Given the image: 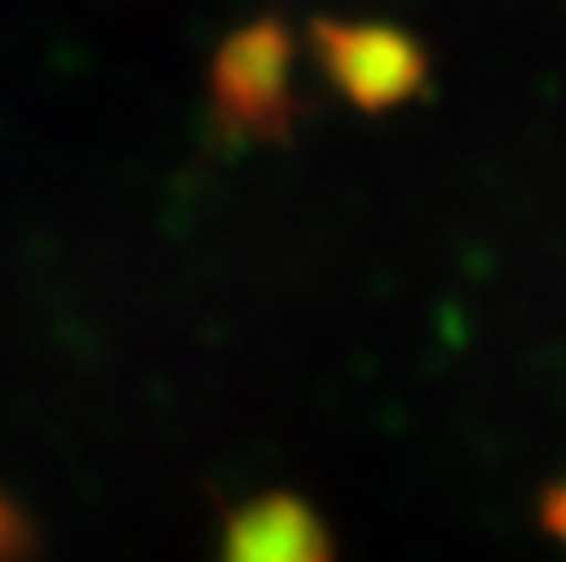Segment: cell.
Returning a JSON list of instances; mask_svg holds the SVG:
<instances>
[{
	"label": "cell",
	"mask_w": 566,
	"mask_h": 562,
	"mask_svg": "<svg viewBox=\"0 0 566 562\" xmlns=\"http://www.w3.org/2000/svg\"><path fill=\"white\" fill-rule=\"evenodd\" d=\"M292 31L279 18L234 27L208 62V102L221 133L239 142H287L296 124Z\"/></svg>",
	"instance_id": "obj_1"
},
{
	"label": "cell",
	"mask_w": 566,
	"mask_h": 562,
	"mask_svg": "<svg viewBox=\"0 0 566 562\" xmlns=\"http://www.w3.org/2000/svg\"><path fill=\"white\" fill-rule=\"evenodd\" d=\"M310 49L323 80L358 111L380 115L394 111L429 84L424 44L398 22H349V18H314Z\"/></svg>",
	"instance_id": "obj_2"
},
{
	"label": "cell",
	"mask_w": 566,
	"mask_h": 562,
	"mask_svg": "<svg viewBox=\"0 0 566 562\" xmlns=\"http://www.w3.org/2000/svg\"><path fill=\"white\" fill-rule=\"evenodd\" d=\"M217 562H336V544L314 504L292 491H261L226 518Z\"/></svg>",
	"instance_id": "obj_3"
},
{
	"label": "cell",
	"mask_w": 566,
	"mask_h": 562,
	"mask_svg": "<svg viewBox=\"0 0 566 562\" xmlns=\"http://www.w3.org/2000/svg\"><path fill=\"white\" fill-rule=\"evenodd\" d=\"M40 531L9 487H0V562H35Z\"/></svg>",
	"instance_id": "obj_4"
},
{
	"label": "cell",
	"mask_w": 566,
	"mask_h": 562,
	"mask_svg": "<svg viewBox=\"0 0 566 562\" xmlns=\"http://www.w3.org/2000/svg\"><path fill=\"white\" fill-rule=\"evenodd\" d=\"M539 527H544L553 540L566 544V478L553 482V487L539 496Z\"/></svg>",
	"instance_id": "obj_5"
}]
</instances>
